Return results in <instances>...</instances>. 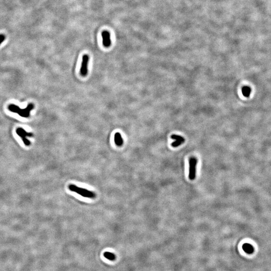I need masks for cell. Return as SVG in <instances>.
I'll return each mask as SVG.
<instances>
[{
	"instance_id": "obj_1",
	"label": "cell",
	"mask_w": 271,
	"mask_h": 271,
	"mask_svg": "<svg viewBox=\"0 0 271 271\" xmlns=\"http://www.w3.org/2000/svg\"><path fill=\"white\" fill-rule=\"evenodd\" d=\"M34 108V105L32 103H30L28 105L26 108L21 109L18 106L14 104H10L8 106V109L10 111L18 114L21 117H29L30 113L32 110Z\"/></svg>"
},
{
	"instance_id": "obj_2",
	"label": "cell",
	"mask_w": 271,
	"mask_h": 271,
	"mask_svg": "<svg viewBox=\"0 0 271 271\" xmlns=\"http://www.w3.org/2000/svg\"><path fill=\"white\" fill-rule=\"evenodd\" d=\"M68 188L71 191L76 193L79 195L85 198L94 199L96 197V194L93 191L88 190L86 189L78 187L74 184H70L68 186Z\"/></svg>"
},
{
	"instance_id": "obj_3",
	"label": "cell",
	"mask_w": 271,
	"mask_h": 271,
	"mask_svg": "<svg viewBox=\"0 0 271 271\" xmlns=\"http://www.w3.org/2000/svg\"><path fill=\"white\" fill-rule=\"evenodd\" d=\"M189 178L191 180H193L196 177V167L197 164V159L192 157L189 159Z\"/></svg>"
},
{
	"instance_id": "obj_4",
	"label": "cell",
	"mask_w": 271,
	"mask_h": 271,
	"mask_svg": "<svg viewBox=\"0 0 271 271\" xmlns=\"http://www.w3.org/2000/svg\"><path fill=\"white\" fill-rule=\"evenodd\" d=\"M16 133L17 135L21 138L22 141L23 143L25 144V145L27 146H29L31 144V142H30L29 140L26 138V136L29 137H33V134L32 133H28L26 132V131L24 130L22 128H18L17 129Z\"/></svg>"
},
{
	"instance_id": "obj_5",
	"label": "cell",
	"mask_w": 271,
	"mask_h": 271,
	"mask_svg": "<svg viewBox=\"0 0 271 271\" xmlns=\"http://www.w3.org/2000/svg\"><path fill=\"white\" fill-rule=\"evenodd\" d=\"M90 60V57L88 55L85 54L83 55L82 60V63L80 69V74L83 76H85L88 73V64Z\"/></svg>"
},
{
	"instance_id": "obj_6",
	"label": "cell",
	"mask_w": 271,
	"mask_h": 271,
	"mask_svg": "<svg viewBox=\"0 0 271 271\" xmlns=\"http://www.w3.org/2000/svg\"><path fill=\"white\" fill-rule=\"evenodd\" d=\"M103 45L105 47H109L111 45V41L110 38V34L109 32L104 30L102 32Z\"/></svg>"
},
{
	"instance_id": "obj_7",
	"label": "cell",
	"mask_w": 271,
	"mask_h": 271,
	"mask_svg": "<svg viewBox=\"0 0 271 271\" xmlns=\"http://www.w3.org/2000/svg\"><path fill=\"white\" fill-rule=\"evenodd\" d=\"M171 138L172 139L175 140V141L173 143H172V146L174 148L178 147L181 145L182 144L184 143L185 139L184 138L180 136L176 135H173L171 136Z\"/></svg>"
},
{
	"instance_id": "obj_8",
	"label": "cell",
	"mask_w": 271,
	"mask_h": 271,
	"mask_svg": "<svg viewBox=\"0 0 271 271\" xmlns=\"http://www.w3.org/2000/svg\"><path fill=\"white\" fill-rule=\"evenodd\" d=\"M114 140L115 145L117 146L121 147L123 144V139L121 134L120 133H116L114 137Z\"/></svg>"
},
{
	"instance_id": "obj_9",
	"label": "cell",
	"mask_w": 271,
	"mask_h": 271,
	"mask_svg": "<svg viewBox=\"0 0 271 271\" xmlns=\"http://www.w3.org/2000/svg\"><path fill=\"white\" fill-rule=\"evenodd\" d=\"M243 249L244 250V252L248 254H251L254 252V249L252 245L251 244H245L243 245Z\"/></svg>"
},
{
	"instance_id": "obj_10",
	"label": "cell",
	"mask_w": 271,
	"mask_h": 271,
	"mask_svg": "<svg viewBox=\"0 0 271 271\" xmlns=\"http://www.w3.org/2000/svg\"><path fill=\"white\" fill-rule=\"evenodd\" d=\"M251 92V89L249 86H244L242 89V93L245 97H249Z\"/></svg>"
},
{
	"instance_id": "obj_11",
	"label": "cell",
	"mask_w": 271,
	"mask_h": 271,
	"mask_svg": "<svg viewBox=\"0 0 271 271\" xmlns=\"http://www.w3.org/2000/svg\"><path fill=\"white\" fill-rule=\"evenodd\" d=\"M104 256L106 258L110 261H114L115 260V256L113 253L108 252H106L104 254Z\"/></svg>"
},
{
	"instance_id": "obj_12",
	"label": "cell",
	"mask_w": 271,
	"mask_h": 271,
	"mask_svg": "<svg viewBox=\"0 0 271 271\" xmlns=\"http://www.w3.org/2000/svg\"><path fill=\"white\" fill-rule=\"evenodd\" d=\"M5 35H4V34H0V45L3 42H4V40H5Z\"/></svg>"
}]
</instances>
